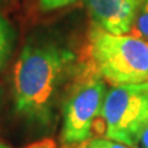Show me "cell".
<instances>
[{"label":"cell","instance_id":"7","mask_svg":"<svg viewBox=\"0 0 148 148\" xmlns=\"http://www.w3.org/2000/svg\"><path fill=\"white\" fill-rule=\"evenodd\" d=\"M131 34L132 36H136L138 38L148 42V0L143 1L140 10H138Z\"/></svg>","mask_w":148,"mask_h":148},{"label":"cell","instance_id":"9","mask_svg":"<svg viewBox=\"0 0 148 148\" xmlns=\"http://www.w3.org/2000/svg\"><path fill=\"white\" fill-rule=\"evenodd\" d=\"M77 0H40L41 8L43 10H56V9L66 8L74 4Z\"/></svg>","mask_w":148,"mask_h":148},{"label":"cell","instance_id":"6","mask_svg":"<svg viewBox=\"0 0 148 148\" xmlns=\"http://www.w3.org/2000/svg\"><path fill=\"white\" fill-rule=\"evenodd\" d=\"M15 45V30L0 14V71L6 66Z\"/></svg>","mask_w":148,"mask_h":148},{"label":"cell","instance_id":"12","mask_svg":"<svg viewBox=\"0 0 148 148\" xmlns=\"http://www.w3.org/2000/svg\"><path fill=\"white\" fill-rule=\"evenodd\" d=\"M0 148H9V146L6 145L5 142H3L1 140H0Z\"/></svg>","mask_w":148,"mask_h":148},{"label":"cell","instance_id":"2","mask_svg":"<svg viewBox=\"0 0 148 148\" xmlns=\"http://www.w3.org/2000/svg\"><path fill=\"white\" fill-rule=\"evenodd\" d=\"M90 67L112 86L148 82V42L112 35L99 27L89 34Z\"/></svg>","mask_w":148,"mask_h":148},{"label":"cell","instance_id":"4","mask_svg":"<svg viewBox=\"0 0 148 148\" xmlns=\"http://www.w3.org/2000/svg\"><path fill=\"white\" fill-rule=\"evenodd\" d=\"M106 92L105 80L91 67L80 80L75 82L62 106L63 147L82 145L90 138L95 120L100 117Z\"/></svg>","mask_w":148,"mask_h":148},{"label":"cell","instance_id":"8","mask_svg":"<svg viewBox=\"0 0 148 148\" xmlns=\"http://www.w3.org/2000/svg\"><path fill=\"white\" fill-rule=\"evenodd\" d=\"M82 148H132L123 143L112 141L110 138H94L88 143H84Z\"/></svg>","mask_w":148,"mask_h":148},{"label":"cell","instance_id":"10","mask_svg":"<svg viewBox=\"0 0 148 148\" xmlns=\"http://www.w3.org/2000/svg\"><path fill=\"white\" fill-rule=\"evenodd\" d=\"M27 148H57L56 142L52 140H43V141H38L30 145Z\"/></svg>","mask_w":148,"mask_h":148},{"label":"cell","instance_id":"11","mask_svg":"<svg viewBox=\"0 0 148 148\" xmlns=\"http://www.w3.org/2000/svg\"><path fill=\"white\" fill-rule=\"evenodd\" d=\"M138 146L140 148H148V122L142 130V133L140 136V141H138Z\"/></svg>","mask_w":148,"mask_h":148},{"label":"cell","instance_id":"1","mask_svg":"<svg viewBox=\"0 0 148 148\" xmlns=\"http://www.w3.org/2000/svg\"><path fill=\"white\" fill-rule=\"evenodd\" d=\"M74 53L53 41H27L14 68V105L17 115L36 125L52 117L54 95L73 64Z\"/></svg>","mask_w":148,"mask_h":148},{"label":"cell","instance_id":"3","mask_svg":"<svg viewBox=\"0 0 148 148\" xmlns=\"http://www.w3.org/2000/svg\"><path fill=\"white\" fill-rule=\"evenodd\" d=\"M100 117L106 138L136 148L148 122V82L110 89L105 95Z\"/></svg>","mask_w":148,"mask_h":148},{"label":"cell","instance_id":"5","mask_svg":"<svg viewBox=\"0 0 148 148\" xmlns=\"http://www.w3.org/2000/svg\"><path fill=\"white\" fill-rule=\"evenodd\" d=\"M145 0H84L86 10L96 27L112 35L131 32Z\"/></svg>","mask_w":148,"mask_h":148},{"label":"cell","instance_id":"13","mask_svg":"<svg viewBox=\"0 0 148 148\" xmlns=\"http://www.w3.org/2000/svg\"><path fill=\"white\" fill-rule=\"evenodd\" d=\"M0 1H5V0H0Z\"/></svg>","mask_w":148,"mask_h":148}]
</instances>
